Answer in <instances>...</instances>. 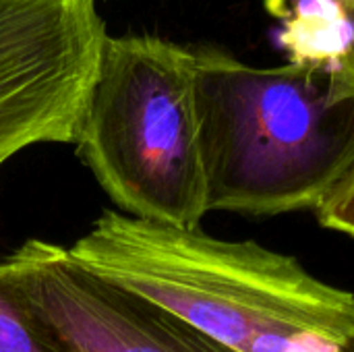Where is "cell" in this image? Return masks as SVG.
<instances>
[{
  "mask_svg": "<svg viewBox=\"0 0 354 352\" xmlns=\"http://www.w3.org/2000/svg\"><path fill=\"white\" fill-rule=\"evenodd\" d=\"M0 352H77L0 261Z\"/></svg>",
  "mask_w": 354,
  "mask_h": 352,
  "instance_id": "obj_7",
  "label": "cell"
},
{
  "mask_svg": "<svg viewBox=\"0 0 354 352\" xmlns=\"http://www.w3.org/2000/svg\"><path fill=\"white\" fill-rule=\"evenodd\" d=\"M280 21L278 44L288 62L322 73L336 93L354 98V2L266 0Z\"/></svg>",
  "mask_w": 354,
  "mask_h": 352,
  "instance_id": "obj_6",
  "label": "cell"
},
{
  "mask_svg": "<svg viewBox=\"0 0 354 352\" xmlns=\"http://www.w3.org/2000/svg\"><path fill=\"white\" fill-rule=\"evenodd\" d=\"M6 261L77 352H236L164 307L89 272L56 243L29 239Z\"/></svg>",
  "mask_w": 354,
  "mask_h": 352,
  "instance_id": "obj_5",
  "label": "cell"
},
{
  "mask_svg": "<svg viewBox=\"0 0 354 352\" xmlns=\"http://www.w3.org/2000/svg\"><path fill=\"white\" fill-rule=\"evenodd\" d=\"M195 50L149 33L106 35L77 151L131 218L199 228L207 210Z\"/></svg>",
  "mask_w": 354,
  "mask_h": 352,
  "instance_id": "obj_3",
  "label": "cell"
},
{
  "mask_svg": "<svg viewBox=\"0 0 354 352\" xmlns=\"http://www.w3.org/2000/svg\"><path fill=\"white\" fill-rule=\"evenodd\" d=\"M344 352H354V340L348 344V346H346V349H344Z\"/></svg>",
  "mask_w": 354,
  "mask_h": 352,
  "instance_id": "obj_9",
  "label": "cell"
},
{
  "mask_svg": "<svg viewBox=\"0 0 354 352\" xmlns=\"http://www.w3.org/2000/svg\"><path fill=\"white\" fill-rule=\"evenodd\" d=\"M195 58L207 210H315L354 162V98L292 62L255 66L218 48Z\"/></svg>",
  "mask_w": 354,
  "mask_h": 352,
  "instance_id": "obj_2",
  "label": "cell"
},
{
  "mask_svg": "<svg viewBox=\"0 0 354 352\" xmlns=\"http://www.w3.org/2000/svg\"><path fill=\"white\" fill-rule=\"evenodd\" d=\"M313 212L324 228L354 239V162Z\"/></svg>",
  "mask_w": 354,
  "mask_h": 352,
  "instance_id": "obj_8",
  "label": "cell"
},
{
  "mask_svg": "<svg viewBox=\"0 0 354 352\" xmlns=\"http://www.w3.org/2000/svg\"><path fill=\"white\" fill-rule=\"evenodd\" d=\"M106 35L95 0H0V168L77 141Z\"/></svg>",
  "mask_w": 354,
  "mask_h": 352,
  "instance_id": "obj_4",
  "label": "cell"
},
{
  "mask_svg": "<svg viewBox=\"0 0 354 352\" xmlns=\"http://www.w3.org/2000/svg\"><path fill=\"white\" fill-rule=\"evenodd\" d=\"M351 2H354V0H351Z\"/></svg>",
  "mask_w": 354,
  "mask_h": 352,
  "instance_id": "obj_10",
  "label": "cell"
},
{
  "mask_svg": "<svg viewBox=\"0 0 354 352\" xmlns=\"http://www.w3.org/2000/svg\"><path fill=\"white\" fill-rule=\"evenodd\" d=\"M68 253L236 352H344L354 340L353 293L253 241L104 210Z\"/></svg>",
  "mask_w": 354,
  "mask_h": 352,
  "instance_id": "obj_1",
  "label": "cell"
}]
</instances>
